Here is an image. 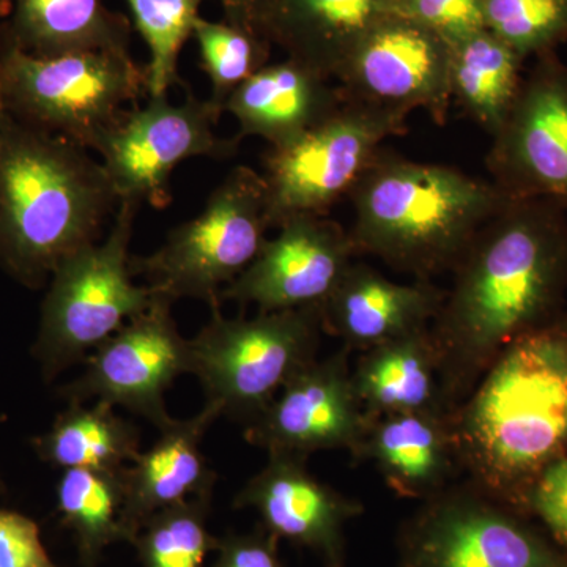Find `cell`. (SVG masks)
<instances>
[{
    "mask_svg": "<svg viewBox=\"0 0 567 567\" xmlns=\"http://www.w3.org/2000/svg\"><path fill=\"white\" fill-rule=\"evenodd\" d=\"M451 271L431 334L453 415L511 342L550 322L567 279V212L507 199Z\"/></svg>",
    "mask_w": 567,
    "mask_h": 567,
    "instance_id": "obj_1",
    "label": "cell"
},
{
    "mask_svg": "<svg viewBox=\"0 0 567 567\" xmlns=\"http://www.w3.org/2000/svg\"><path fill=\"white\" fill-rule=\"evenodd\" d=\"M465 481L527 507L537 476L567 453V327L548 322L498 354L451 416Z\"/></svg>",
    "mask_w": 567,
    "mask_h": 567,
    "instance_id": "obj_2",
    "label": "cell"
},
{
    "mask_svg": "<svg viewBox=\"0 0 567 567\" xmlns=\"http://www.w3.org/2000/svg\"><path fill=\"white\" fill-rule=\"evenodd\" d=\"M118 199L87 148L7 115L0 126V265L31 289L102 240Z\"/></svg>",
    "mask_w": 567,
    "mask_h": 567,
    "instance_id": "obj_3",
    "label": "cell"
},
{
    "mask_svg": "<svg viewBox=\"0 0 567 567\" xmlns=\"http://www.w3.org/2000/svg\"><path fill=\"white\" fill-rule=\"evenodd\" d=\"M357 252L429 281L451 271L506 203L494 183L380 151L349 194Z\"/></svg>",
    "mask_w": 567,
    "mask_h": 567,
    "instance_id": "obj_4",
    "label": "cell"
},
{
    "mask_svg": "<svg viewBox=\"0 0 567 567\" xmlns=\"http://www.w3.org/2000/svg\"><path fill=\"white\" fill-rule=\"evenodd\" d=\"M147 92L130 51L35 55L0 32V107L13 121L95 151Z\"/></svg>",
    "mask_w": 567,
    "mask_h": 567,
    "instance_id": "obj_5",
    "label": "cell"
},
{
    "mask_svg": "<svg viewBox=\"0 0 567 567\" xmlns=\"http://www.w3.org/2000/svg\"><path fill=\"white\" fill-rule=\"evenodd\" d=\"M140 208L118 203L107 237L71 254L52 274L32 350L47 382L84 363L95 347L152 305L155 295L147 286H136L130 271Z\"/></svg>",
    "mask_w": 567,
    "mask_h": 567,
    "instance_id": "obj_6",
    "label": "cell"
},
{
    "mask_svg": "<svg viewBox=\"0 0 567 567\" xmlns=\"http://www.w3.org/2000/svg\"><path fill=\"white\" fill-rule=\"evenodd\" d=\"M320 308L257 312L226 319L221 306L192 347V374L221 416L251 424L298 371L317 360L322 334Z\"/></svg>",
    "mask_w": 567,
    "mask_h": 567,
    "instance_id": "obj_7",
    "label": "cell"
},
{
    "mask_svg": "<svg viewBox=\"0 0 567 567\" xmlns=\"http://www.w3.org/2000/svg\"><path fill=\"white\" fill-rule=\"evenodd\" d=\"M270 229L262 174L237 166L227 174L199 215L175 227L162 248L132 256V276L145 279L152 293L196 298L221 306L219 295L234 282L267 240Z\"/></svg>",
    "mask_w": 567,
    "mask_h": 567,
    "instance_id": "obj_8",
    "label": "cell"
},
{
    "mask_svg": "<svg viewBox=\"0 0 567 567\" xmlns=\"http://www.w3.org/2000/svg\"><path fill=\"white\" fill-rule=\"evenodd\" d=\"M406 115L354 100L297 140L270 147L262 178L268 223L278 229L295 216H328L391 136L404 134Z\"/></svg>",
    "mask_w": 567,
    "mask_h": 567,
    "instance_id": "obj_9",
    "label": "cell"
},
{
    "mask_svg": "<svg viewBox=\"0 0 567 567\" xmlns=\"http://www.w3.org/2000/svg\"><path fill=\"white\" fill-rule=\"evenodd\" d=\"M395 555V567H567L561 548L465 480L402 522Z\"/></svg>",
    "mask_w": 567,
    "mask_h": 567,
    "instance_id": "obj_10",
    "label": "cell"
},
{
    "mask_svg": "<svg viewBox=\"0 0 567 567\" xmlns=\"http://www.w3.org/2000/svg\"><path fill=\"white\" fill-rule=\"evenodd\" d=\"M224 112L210 100L186 96L173 104L167 95L148 96L144 106H133L106 133L96 153L118 203H171L169 181L186 159L208 156L229 158L240 140H221L216 123Z\"/></svg>",
    "mask_w": 567,
    "mask_h": 567,
    "instance_id": "obj_11",
    "label": "cell"
},
{
    "mask_svg": "<svg viewBox=\"0 0 567 567\" xmlns=\"http://www.w3.org/2000/svg\"><path fill=\"white\" fill-rule=\"evenodd\" d=\"M155 295V293H153ZM169 298L132 317L84 360V374L61 390L69 402L96 398L144 416L158 431L173 423L164 394L182 374H192V347L173 317Z\"/></svg>",
    "mask_w": 567,
    "mask_h": 567,
    "instance_id": "obj_12",
    "label": "cell"
},
{
    "mask_svg": "<svg viewBox=\"0 0 567 567\" xmlns=\"http://www.w3.org/2000/svg\"><path fill=\"white\" fill-rule=\"evenodd\" d=\"M492 140L486 166L506 199H543L567 212V65L555 51L537 55Z\"/></svg>",
    "mask_w": 567,
    "mask_h": 567,
    "instance_id": "obj_13",
    "label": "cell"
},
{
    "mask_svg": "<svg viewBox=\"0 0 567 567\" xmlns=\"http://www.w3.org/2000/svg\"><path fill=\"white\" fill-rule=\"evenodd\" d=\"M451 47L434 32L388 14L339 71L342 95L383 110H424L445 125L451 100Z\"/></svg>",
    "mask_w": 567,
    "mask_h": 567,
    "instance_id": "obj_14",
    "label": "cell"
},
{
    "mask_svg": "<svg viewBox=\"0 0 567 567\" xmlns=\"http://www.w3.org/2000/svg\"><path fill=\"white\" fill-rule=\"evenodd\" d=\"M357 254L352 237L328 216H295L265 240L252 264L219 295L257 312L320 308Z\"/></svg>",
    "mask_w": 567,
    "mask_h": 567,
    "instance_id": "obj_15",
    "label": "cell"
},
{
    "mask_svg": "<svg viewBox=\"0 0 567 567\" xmlns=\"http://www.w3.org/2000/svg\"><path fill=\"white\" fill-rule=\"evenodd\" d=\"M350 350L312 361L276 394L271 404L246 425L249 445L267 454H309L324 450L357 451L365 417L354 391Z\"/></svg>",
    "mask_w": 567,
    "mask_h": 567,
    "instance_id": "obj_16",
    "label": "cell"
},
{
    "mask_svg": "<svg viewBox=\"0 0 567 567\" xmlns=\"http://www.w3.org/2000/svg\"><path fill=\"white\" fill-rule=\"evenodd\" d=\"M306 461L268 454L267 465L238 492L234 507L256 511L260 527L312 551L320 567H347L346 528L364 513L363 503L317 480Z\"/></svg>",
    "mask_w": 567,
    "mask_h": 567,
    "instance_id": "obj_17",
    "label": "cell"
},
{
    "mask_svg": "<svg viewBox=\"0 0 567 567\" xmlns=\"http://www.w3.org/2000/svg\"><path fill=\"white\" fill-rule=\"evenodd\" d=\"M445 292L434 284L391 281L374 268L352 264L322 306V327L363 353L393 339L431 328Z\"/></svg>",
    "mask_w": 567,
    "mask_h": 567,
    "instance_id": "obj_18",
    "label": "cell"
},
{
    "mask_svg": "<svg viewBox=\"0 0 567 567\" xmlns=\"http://www.w3.org/2000/svg\"><path fill=\"white\" fill-rule=\"evenodd\" d=\"M375 465L386 486L401 498H432L462 475L453 421L439 413H394L368 420L352 454Z\"/></svg>",
    "mask_w": 567,
    "mask_h": 567,
    "instance_id": "obj_19",
    "label": "cell"
},
{
    "mask_svg": "<svg viewBox=\"0 0 567 567\" xmlns=\"http://www.w3.org/2000/svg\"><path fill=\"white\" fill-rule=\"evenodd\" d=\"M219 416L218 406L207 402L196 416L174 420L159 431L162 435L151 450L123 468V520L132 546L142 525L153 514L193 496L213 495L218 476L208 465L200 445L208 427Z\"/></svg>",
    "mask_w": 567,
    "mask_h": 567,
    "instance_id": "obj_20",
    "label": "cell"
},
{
    "mask_svg": "<svg viewBox=\"0 0 567 567\" xmlns=\"http://www.w3.org/2000/svg\"><path fill=\"white\" fill-rule=\"evenodd\" d=\"M342 103L339 85L287 58L268 63L235 89L223 111L240 125L238 140L260 137L270 147H279L330 117Z\"/></svg>",
    "mask_w": 567,
    "mask_h": 567,
    "instance_id": "obj_21",
    "label": "cell"
},
{
    "mask_svg": "<svg viewBox=\"0 0 567 567\" xmlns=\"http://www.w3.org/2000/svg\"><path fill=\"white\" fill-rule=\"evenodd\" d=\"M390 6L391 0H274L262 37L287 58L336 80Z\"/></svg>",
    "mask_w": 567,
    "mask_h": 567,
    "instance_id": "obj_22",
    "label": "cell"
},
{
    "mask_svg": "<svg viewBox=\"0 0 567 567\" xmlns=\"http://www.w3.org/2000/svg\"><path fill=\"white\" fill-rule=\"evenodd\" d=\"M352 379L368 420L415 412L453 416L443 395L431 328L365 350Z\"/></svg>",
    "mask_w": 567,
    "mask_h": 567,
    "instance_id": "obj_23",
    "label": "cell"
},
{
    "mask_svg": "<svg viewBox=\"0 0 567 567\" xmlns=\"http://www.w3.org/2000/svg\"><path fill=\"white\" fill-rule=\"evenodd\" d=\"M0 32L35 55L130 51V25L104 0H11Z\"/></svg>",
    "mask_w": 567,
    "mask_h": 567,
    "instance_id": "obj_24",
    "label": "cell"
},
{
    "mask_svg": "<svg viewBox=\"0 0 567 567\" xmlns=\"http://www.w3.org/2000/svg\"><path fill=\"white\" fill-rule=\"evenodd\" d=\"M32 445L37 456L54 468L118 472L140 456L141 435L107 402L92 406L69 402L50 431L33 439Z\"/></svg>",
    "mask_w": 567,
    "mask_h": 567,
    "instance_id": "obj_25",
    "label": "cell"
},
{
    "mask_svg": "<svg viewBox=\"0 0 567 567\" xmlns=\"http://www.w3.org/2000/svg\"><path fill=\"white\" fill-rule=\"evenodd\" d=\"M525 59L494 33L481 31L451 48V95L491 136L520 91Z\"/></svg>",
    "mask_w": 567,
    "mask_h": 567,
    "instance_id": "obj_26",
    "label": "cell"
},
{
    "mask_svg": "<svg viewBox=\"0 0 567 567\" xmlns=\"http://www.w3.org/2000/svg\"><path fill=\"white\" fill-rule=\"evenodd\" d=\"M55 506L63 527L73 533L82 567H96L112 544H132L123 520V468H70L55 487Z\"/></svg>",
    "mask_w": 567,
    "mask_h": 567,
    "instance_id": "obj_27",
    "label": "cell"
},
{
    "mask_svg": "<svg viewBox=\"0 0 567 567\" xmlns=\"http://www.w3.org/2000/svg\"><path fill=\"white\" fill-rule=\"evenodd\" d=\"M213 495L164 507L142 525L133 546L142 567H204L219 537L208 529Z\"/></svg>",
    "mask_w": 567,
    "mask_h": 567,
    "instance_id": "obj_28",
    "label": "cell"
},
{
    "mask_svg": "<svg viewBox=\"0 0 567 567\" xmlns=\"http://www.w3.org/2000/svg\"><path fill=\"white\" fill-rule=\"evenodd\" d=\"M134 25L148 48V96L167 95L178 82V58L204 0H126Z\"/></svg>",
    "mask_w": 567,
    "mask_h": 567,
    "instance_id": "obj_29",
    "label": "cell"
},
{
    "mask_svg": "<svg viewBox=\"0 0 567 567\" xmlns=\"http://www.w3.org/2000/svg\"><path fill=\"white\" fill-rule=\"evenodd\" d=\"M193 39L199 47L203 70L210 80V102L221 111L230 93L268 65L270 59V41L226 21L197 18Z\"/></svg>",
    "mask_w": 567,
    "mask_h": 567,
    "instance_id": "obj_30",
    "label": "cell"
},
{
    "mask_svg": "<svg viewBox=\"0 0 567 567\" xmlns=\"http://www.w3.org/2000/svg\"><path fill=\"white\" fill-rule=\"evenodd\" d=\"M484 25L520 58L567 40V0H483Z\"/></svg>",
    "mask_w": 567,
    "mask_h": 567,
    "instance_id": "obj_31",
    "label": "cell"
},
{
    "mask_svg": "<svg viewBox=\"0 0 567 567\" xmlns=\"http://www.w3.org/2000/svg\"><path fill=\"white\" fill-rule=\"evenodd\" d=\"M390 14L423 25L451 48L486 31L483 0H391Z\"/></svg>",
    "mask_w": 567,
    "mask_h": 567,
    "instance_id": "obj_32",
    "label": "cell"
},
{
    "mask_svg": "<svg viewBox=\"0 0 567 567\" xmlns=\"http://www.w3.org/2000/svg\"><path fill=\"white\" fill-rule=\"evenodd\" d=\"M527 509L540 518L559 546L567 548V453L537 476Z\"/></svg>",
    "mask_w": 567,
    "mask_h": 567,
    "instance_id": "obj_33",
    "label": "cell"
},
{
    "mask_svg": "<svg viewBox=\"0 0 567 567\" xmlns=\"http://www.w3.org/2000/svg\"><path fill=\"white\" fill-rule=\"evenodd\" d=\"M0 567H59L52 561L37 522L0 509Z\"/></svg>",
    "mask_w": 567,
    "mask_h": 567,
    "instance_id": "obj_34",
    "label": "cell"
},
{
    "mask_svg": "<svg viewBox=\"0 0 567 567\" xmlns=\"http://www.w3.org/2000/svg\"><path fill=\"white\" fill-rule=\"evenodd\" d=\"M213 567H286L279 557V539L264 527L251 533H227L219 537Z\"/></svg>",
    "mask_w": 567,
    "mask_h": 567,
    "instance_id": "obj_35",
    "label": "cell"
},
{
    "mask_svg": "<svg viewBox=\"0 0 567 567\" xmlns=\"http://www.w3.org/2000/svg\"><path fill=\"white\" fill-rule=\"evenodd\" d=\"M274 0H219L224 21L262 37V22Z\"/></svg>",
    "mask_w": 567,
    "mask_h": 567,
    "instance_id": "obj_36",
    "label": "cell"
},
{
    "mask_svg": "<svg viewBox=\"0 0 567 567\" xmlns=\"http://www.w3.org/2000/svg\"><path fill=\"white\" fill-rule=\"evenodd\" d=\"M7 114L6 111L0 107V126H2L3 121H6Z\"/></svg>",
    "mask_w": 567,
    "mask_h": 567,
    "instance_id": "obj_37",
    "label": "cell"
},
{
    "mask_svg": "<svg viewBox=\"0 0 567 567\" xmlns=\"http://www.w3.org/2000/svg\"><path fill=\"white\" fill-rule=\"evenodd\" d=\"M3 491H6V487H3L2 480H0V495L3 494Z\"/></svg>",
    "mask_w": 567,
    "mask_h": 567,
    "instance_id": "obj_38",
    "label": "cell"
},
{
    "mask_svg": "<svg viewBox=\"0 0 567 567\" xmlns=\"http://www.w3.org/2000/svg\"><path fill=\"white\" fill-rule=\"evenodd\" d=\"M0 3H2V0H0Z\"/></svg>",
    "mask_w": 567,
    "mask_h": 567,
    "instance_id": "obj_39",
    "label": "cell"
}]
</instances>
